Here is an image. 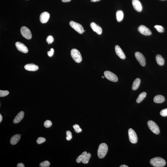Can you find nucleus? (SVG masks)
Returning <instances> with one entry per match:
<instances>
[{
  "mask_svg": "<svg viewBox=\"0 0 167 167\" xmlns=\"http://www.w3.org/2000/svg\"><path fill=\"white\" fill-rule=\"evenodd\" d=\"M150 164L152 166L155 167H163L166 164V162L164 159L161 157H154L151 159Z\"/></svg>",
  "mask_w": 167,
  "mask_h": 167,
  "instance_id": "1",
  "label": "nucleus"
},
{
  "mask_svg": "<svg viewBox=\"0 0 167 167\" xmlns=\"http://www.w3.org/2000/svg\"><path fill=\"white\" fill-rule=\"evenodd\" d=\"M108 150V147L106 144L102 143L99 145L98 151V155L100 158H103L106 156Z\"/></svg>",
  "mask_w": 167,
  "mask_h": 167,
  "instance_id": "2",
  "label": "nucleus"
},
{
  "mask_svg": "<svg viewBox=\"0 0 167 167\" xmlns=\"http://www.w3.org/2000/svg\"><path fill=\"white\" fill-rule=\"evenodd\" d=\"M71 55L72 59L76 63H80L82 61L81 54L77 49H73L71 52Z\"/></svg>",
  "mask_w": 167,
  "mask_h": 167,
  "instance_id": "3",
  "label": "nucleus"
},
{
  "mask_svg": "<svg viewBox=\"0 0 167 167\" xmlns=\"http://www.w3.org/2000/svg\"><path fill=\"white\" fill-rule=\"evenodd\" d=\"M148 127L152 132L156 134H158L160 133V130L158 125L154 122L152 120L148 121L147 122Z\"/></svg>",
  "mask_w": 167,
  "mask_h": 167,
  "instance_id": "4",
  "label": "nucleus"
},
{
  "mask_svg": "<svg viewBox=\"0 0 167 167\" xmlns=\"http://www.w3.org/2000/svg\"><path fill=\"white\" fill-rule=\"evenodd\" d=\"M69 24L72 28L80 34H82L84 32L83 27L80 24L73 21H71L70 22Z\"/></svg>",
  "mask_w": 167,
  "mask_h": 167,
  "instance_id": "5",
  "label": "nucleus"
},
{
  "mask_svg": "<svg viewBox=\"0 0 167 167\" xmlns=\"http://www.w3.org/2000/svg\"><path fill=\"white\" fill-rule=\"evenodd\" d=\"M129 141L132 143H136L138 141L137 135L133 129H130L128 131Z\"/></svg>",
  "mask_w": 167,
  "mask_h": 167,
  "instance_id": "6",
  "label": "nucleus"
},
{
  "mask_svg": "<svg viewBox=\"0 0 167 167\" xmlns=\"http://www.w3.org/2000/svg\"><path fill=\"white\" fill-rule=\"evenodd\" d=\"M21 32L22 36L27 39L32 38V35L30 31L27 27L23 26L21 28Z\"/></svg>",
  "mask_w": 167,
  "mask_h": 167,
  "instance_id": "7",
  "label": "nucleus"
},
{
  "mask_svg": "<svg viewBox=\"0 0 167 167\" xmlns=\"http://www.w3.org/2000/svg\"><path fill=\"white\" fill-rule=\"evenodd\" d=\"M104 75L108 80L110 81L116 82L118 81V78L115 74L109 71H106L104 72Z\"/></svg>",
  "mask_w": 167,
  "mask_h": 167,
  "instance_id": "8",
  "label": "nucleus"
},
{
  "mask_svg": "<svg viewBox=\"0 0 167 167\" xmlns=\"http://www.w3.org/2000/svg\"><path fill=\"white\" fill-rule=\"evenodd\" d=\"M135 57L140 64L142 66H145L146 64L145 58L144 55L140 52H137L135 53Z\"/></svg>",
  "mask_w": 167,
  "mask_h": 167,
  "instance_id": "9",
  "label": "nucleus"
},
{
  "mask_svg": "<svg viewBox=\"0 0 167 167\" xmlns=\"http://www.w3.org/2000/svg\"><path fill=\"white\" fill-rule=\"evenodd\" d=\"M138 30L141 34L145 35H150L151 34V32L150 29L144 25H140L138 27Z\"/></svg>",
  "mask_w": 167,
  "mask_h": 167,
  "instance_id": "10",
  "label": "nucleus"
},
{
  "mask_svg": "<svg viewBox=\"0 0 167 167\" xmlns=\"http://www.w3.org/2000/svg\"><path fill=\"white\" fill-rule=\"evenodd\" d=\"M16 46L18 51L22 53H26L28 52V48L22 43L17 42L16 43Z\"/></svg>",
  "mask_w": 167,
  "mask_h": 167,
  "instance_id": "11",
  "label": "nucleus"
},
{
  "mask_svg": "<svg viewBox=\"0 0 167 167\" xmlns=\"http://www.w3.org/2000/svg\"><path fill=\"white\" fill-rule=\"evenodd\" d=\"M50 17V14L48 12H43L40 15V20L42 23H45L48 22Z\"/></svg>",
  "mask_w": 167,
  "mask_h": 167,
  "instance_id": "12",
  "label": "nucleus"
},
{
  "mask_svg": "<svg viewBox=\"0 0 167 167\" xmlns=\"http://www.w3.org/2000/svg\"><path fill=\"white\" fill-rule=\"evenodd\" d=\"M132 4L133 7L137 11L141 12L142 10V6L139 0H133Z\"/></svg>",
  "mask_w": 167,
  "mask_h": 167,
  "instance_id": "13",
  "label": "nucleus"
},
{
  "mask_svg": "<svg viewBox=\"0 0 167 167\" xmlns=\"http://www.w3.org/2000/svg\"><path fill=\"white\" fill-rule=\"evenodd\" d=\"M115 52L117 56L120 58L124 60L126 58L124 53L119 46L116 45L115 47Z\"/></svg>",
  "mask_w": 167,
  "mask_h": 167,
  "instance_id": "14",
  "label": "nucleus"
},
{
  "mask_svg": "<svg viewBox=\"0 0 167 167\" xmlns=\"http://www.w3.org/2000/svg\"><path fill=\"white\" fill-rule=\"evenodd\" d=\"M91 26L93 30L96 32L98 34L100 35L102 33V29L101 28L95 23L92 22L91 24Z\"/></svg>",
  "mask_w": 167,
  "mask_h": 167,
  "instance_id": "15",
  "label": "nucleus"
},
{
  "mask_svg": "<svg viewBox=\"0 0 167 167\" xmlns=\"http://www.w3.org/2000/svg\"><path fill=\"white\" fill-rule=\"evenodd\" d=\"M24 68L27 70L31 71H35L39 69L38 66L32 63L31 64H28L25 65Z\"/></svg>",
  "mask_w": 167,
  "mask_h": 167,
  "instance_id": "16",
  "label": "nucleus"
},
{
  "mask_svg": "<svg viewBox=\"0 0 167 167\" xmlns=\"http://www.w3.org/2000/svg\"><path fill=\"white\" fill-rule=\"evenodd\" d=\"M24 111H20L14 118V120H13V122L15 124L18 123L22 120L24 117Z\"/></svg>",
  "mask_w": 167,
  "mask_h": 167,
  "instance_id": "17",
  "label": "nucleus"
},
{
  "mask_svg": "<svg viewBox=\"0 0 167 167\" xmlns=\"http://www.w3.org/2000/svg\"><path fill=\"white\" fill-rule=\"evenodd\" d=\"M21 138L19 135L17 134L12 137L10 140V143L12 145H15L18 142Z\"/></svg>",
  "mask_w": 167,
  "mask_h": 167,
  "instance_id": "18",
  "label": "nucleus"
},
{
  "mask_svg": "<svg viewBox=\"0 0 167 167\" xmlns=\"http://www.w3.org/2000/svg\"><path fill=\"white\" fill-rule=\"evenodd\" d=\"M165 101L164 97L161 95H157L154 97L153 101L154 103H162Z\"/></svg>",
  "mask_w": 167,
  "mask_h": 167,
  "instance_id": "19",
  "label": "nucleus"
},
{
  "mask_svg": "<svg viewBox=\"0 0 167 167\" xmlns=\"http://www.w3.org/2000/svg\"><path fill=\"white\" fill-rule=\"evenodd\" d=\"M141 80L139 78L136 79L133 82L132 89L133 91L137 90L139 87L141 83Z\"/></svg>",
  "mask_w": 167,
  "mask_h": 167,
  "instance_id": "20",
  "label": "nucleus"
},
{
  "mask_svg": "<svg viewBox=\"0 0 167 167\" xmlns=\"http://www.w3.org/2000/svg\"><path fill=\"white\" fill-rule=\"evenodd\" d=\"M156 60L157 64L160 66L163 65L164 64V60L161 55H157L156 57Z\"/></svg>",
  "mask_w": 167,
  "mask_h": 167,
  "instance_id": "21",
  "label": "nucleus"
},
{
  "mask_svg": "<svg viewBox=\"0 0 167 167\" xmlns=\"http://www.w3.org/2000/svg\"><path fill=\"white\" fill-rule=\"evenodd\" d=\"M116 17L117 21L118 22H120L123 19V13L122 11L118 10L117 12Z\"/></svg>",
  "mask_w": 167,
  "mask_h": 167,
  "instance_id": "22",
  "label": "nucleus"
},
{
  "mask_svg": "<svg viewBox=\"0 0 167 167\" xmlns=\"http://www.w3.org/2000/svg\"><path fill=\"white\" fill-rule=\"evenodd\" d=\"M146 95V93L143 92L140 94L137 99L136 102L137 103H140L142 101L145 99Z\"/></svg>",
  "mask_w": 167,
  "mask_h": 167,
  "instance_id": "23",
  "label": "nucleus"
},
{
  "mask_svg": "<svg viewBox=\"0 0 167 167\" xmlns=\"http://www.w3.org/2000/svg\"><path fill=\"white\" fill-rule=\"evenodd\" d=\"M91 157V153H87L86 155L85 156L84 158L82 160L81 162L83 163L86 164L88 163L90 159V158Z\"/></svg>",
  "mask_w": 167,
  "mask_h": 167,
  "instance_id": "24",
  "label": "nucleus"
},
{
  "mask_svg": "<svg viewBox=\"0 0 167 167\" xmlns=\"http://www.w3.org/2000/svg\"><path fill=\"white\" fill-rule=\"evenodd\" d=\"M87 152L86 151L84 152L81 154L76 159V161L78 163H80L81 162L84 158L85 156L87 154Z\"/></svg>",
  "mask_w": 167,
  "mask_h": 167,
  "instance_id": "25",
  "label": "nucleus"
},
{
  "mask_svg": "<svg viewBox=\"0 0 167 167\" xmlns=\"http://www.w3.org/2000/svg\"><path fill=\"white\" fill-rule=\"evenodd\" d=\"M73 128L74 129L75 132L76 133H80L82 131V129L80 128V126L78 124H76L74 125L73 126Z\"/></svg>",
  "mask_w": 167,
  "mask_h": 167,
  "instance_id": "26",
  "label": "nucleus"
},
{
  "mask_svg": "<svg viewBox=\"0 0 167 167\" xmlns=\"http://www.w3.org/2000/svg\"><path fill=\"white\" fill-rule=\"evenodd\" d=\"M50 165V163L48 161H44L40 164V166L41 167H48Z\"/></svg>",
  "mask_w": 167,
  "mask_h": 167,
  "instance_id": "27",
  "label": "nucleus"
},
{
  "mask_svg": "<svg viewBox=\"0 0 167 167\" xmlns=\"http://www.w3.org/2000/svg\"><path fill=\"white\" fill-rule=\"evenodd\" d=\"M154 27L157 29V31L160 32V33H162L164 31V28L161 25H156L154 26Z\"/></svg>",
  "mask_w": 167,
  "mask_h": 167,
  "instance_id": "28",
  "label": "nucleus"
},
{
  "mask_svg": "<svg viewBox=\"0 0 167 167\" xmlns=\"http://www.w3.org/2000/svg\"><path fill=\"white\" fill-rule=\"evenodd\" d=\"M67 137L66 139L67 141H70L72 138V133L70 131H67L66 132Z\"/></svg>",
  "mask_w": 167,
  "mask_h": 167,
  "instance_id": "29",
  "label": "nucleus"
},
{
  "mask_svg": "<svg viewBox=\"0 0 167 167\" xmlns=\"http://www.w3.org/2000/svg\"><path fill=\"white\" fill-rule=\"evenodd\" d=\"M9 94V91H0V97H4L6 96Z\"/></svg>",
  "mask_w": 167,
  "mask_h": 167,
  "instance_id": "30",
  "label": "nucleus"
},
{
  "mask_svg": "<svg viewBox=\"0 0 167 167\" xmlns=\"http://www.w3.org/2000/svg\"><path fill=\"white\" fill-rule=\"evenodd\" d=\"M52 125V122L50 120H47L44 122V126L47 128L51 127Z\"/></svg>",
  "mask_w": 167,
  "mask_h": 167,
  "instance_id": "31",
  "label": "nucleus"
},
{
  "mask_svg": "<svg viewBox=\"0 0 167 167\" xmlns=\"http://www.w3.org/2000/svg\"><path fill=\"white\" fill-rule=\"evenodd\" d=\"M46 141L45 138L43 137H38L37 141V143L38 144H40L45 142Z\"/></svg>",
  "mask_w": 167,
  "mask_h": 167,
  "instance_id": "32",
  "label": "nucleus"
},
{
  "mask_svg": "<svg viewBox=\"0 0 167 167\" xmlns=\"http://www.w3.org/2000/svg\"><path fill=\"white\" fill-rule=\"evenodd\" d=\"M46 41L48 44H52L54 41V37L53 36L51 35L48 36L47 38Z\"/></svg>",
  "mask_w": 167,
  "mask_h": 167,
  "instance_id": "33",
  "label": "nucleus"
},
{
  "mask_svg": "<svg viewBox=\"0 0 167 167\" xmlns=\"http://www.w3.org/2000/svg\"><path fill=\"white\" fill-rule=\"evenodd\" d=\"M160 114L161 116L166 117L167 116V108L161 110L160 112Z\"/></svg>",
  "mask_w": 167,
  "mask_h": 167,
  "instance_id": "34",
  "label": "nucleus"
},
{
  "mask_svg": "<svg viewBox=\"0 0 167 167\" xmlns=\"http://www.w3.org/2000/svg\"><path fill=\"white\" fill-rule=\"evenodd\" d=\"M54 50L53 48H51L50 51L48 52V56L50 57H52L54 54Z\"/></svg>",
  "mask_w": 167,
  "mask_h": 167,
  "instance_id": "35",
  "label": "nucleus"
},
{
  "mask_svg": "<svg viewBox=\"0 0 167 167\" xmlns=\"http://www.w3.org/2000/svg\"><path fill=\"white\" fill-rule=\"evenodd\" d=\"M17 167H25V165L23 164L22 163H18L17 164Z\"/></svg>",
  "mask_w": 167,
  "mask_h": 167,
  "instance_id": "36",
  "label": "nucleus"
},
{
  "mask_svg": "<svg viewBox=\"0 0 167 167\" xmlns=\"http://www.w3.org/2000/svg\"><path fill=\"white\" fill-rule=\"evenodd\" d=\"M71 0H62V1L64 2H70Z\"/></svg>",
  "mask_w": 167,
  "mask_h": 167,
  "instance_id": "37",
  "label": "nucleus"
},
{
  "mask_svg": "<svg viewBox=\"0 0 167 167\" xmlns=\"http://www.w3.org/2000/svg\"><path fill=\"white\" fill-rule=\"evenodd\" d=\"M3 119V117L2 115H1V114H0V122H1L2 121Z\"/></svg>",
  "mask_w": 167,
  "mask_h": 167,
  "instance_id": "38",
  "label": "nucleus"
},
{
  "mask_svg": "<svg viewBox=\"0 0 167 167\" xmlns=\"http://www.w3.org/2000/svg\"><path fill=\"white\" fill-rule=\"evenodd\" d=\"M100 1L101 0H91V1L93 2H96Z\"/></svg>",
  "mask_w": 167,
  "mask_h": 167,
  "instance_id": "39",
  "label": "nucleus"
},
{
  "mask_svg": "<svg viewBox=\"0 0 167 167\" xmlns=\"http://www.w3.org/2000/svg\"><path fill=\"white\" fill-rule=\"evenodd\" d=\"M120 167H128L129 166L126 165H120Z\"/></svg>",
  "mask_w": 167,
  "mask_h": 167,
  "instance_id": "40",
  "label": "nucleus"
},
{
  "mask_svg": "<svg viewBox=\"0 0 167 167\" xmlns=\"http://www.w3.org/2000/svg\"><path fill=\"white\" fill-rule=\"evenodd\" d=\"M102 77L103 78H104V77L103 76H102Z\"/></svg>",
  "mask_w": 167,
  "mask_h": 167,
  "instance_id": "41",
  "label": "nucleus"
},
{
  "mask_svg": "<svg viewBox=\"0 0 167 167\" xmlns=\"http://www.w3.org/2000/svg\"><path fill=\"white\" fill-rule=\"evenodd\" d=\"M162 1H163V0H162Z\"/></svg>",
  "mask_w": 167,
  "mask_h": 167,
  "instance_id": "42",
  "label": "nucleus"
}]
</instances>
